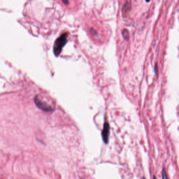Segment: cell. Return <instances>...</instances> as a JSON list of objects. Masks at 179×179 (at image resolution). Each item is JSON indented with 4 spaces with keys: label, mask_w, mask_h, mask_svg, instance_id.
Instances as JSON below:
<instances>
[{
    "label": "cell",
    "mask_w": 179,
    "mask_h": 179,
    "mask_svg": "<svg viewBox=\"0 0 179 179\" xmlns=\"http://www.w3.org/2000/svg\"><path fill=\"white\" fill-rule=\"evenodd\" d=\"M67 37L68 34L66 33L62 34L59 38L56 40L54 46V53L56 56H58L61 53L63 47L67 42Z\"/></svg>",
    "instance_id": "6da1fadb"
},
{
    "label": "cell",
    "mask_w": 179,
    "mask_h": 179,
    "mask_svg": "<svg viewBox=\"0 0 179 179\" xmlns=\"http://www.w3.org/2000/svg\"><path fill=\"white\" fill-rule=\"evenodd\" d=\"M34 100L36 106L39 108V109L46 112L53 111L54 109L52 108V107L50 106L49 104H48L47 102L42 100L41 98H40L39 95H37L35 97Z\"/></svg>",
    "instance_id": "7a4b0ae2"
},
{
    "label": "cell",
    "mask_w": 179,
    "mask_h": 179,
    "mask_svg": "<svg viewBox=\"0 0 179 179\" xmlns=\"http://www.w3.org/2000/svg\"><path fill=\"white\" fill-rule=\"evenodd\" d=\"M109 130L110 127L108 122H104L102 131V139L105 143H108L109 140Z\"/></svg>",
    "instance_id": "3957f363"
},
{
    "label": "cell",
    "mask_w": 179,
    "mask_h": 179,
    "mask_svg": "<svg viewBox=\"0 0 179 179\" xmlns=\"http://www.w3.org/2000/svg\"><path fill=\"white\" fill-rule=\"evenodd\" d=\"M63 1V2L65 4H68V0H62Z\"/></svg>",
    "instance_id": "277c9868"
},
{
    "label": "cell",
    "mask_w": 179,
    "mask_h": 179,
    "mask_svg": "<svg viewBox=\"0 0 179 179\" xmlns=\"http://www.w3.org/2000/svg\"><path fill=\"white\" fill-rule=\"evenodd\" d=\"M150 1V0H146V1H147V2H149Z\"/></svg>",
    "instance_id": "5b68a950"
}]
</instances>
